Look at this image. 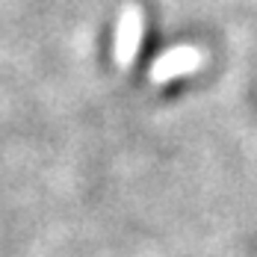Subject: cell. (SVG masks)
Segmentation results:
<instances>
[{"label":"cell","instance_id":"6da1fadb","mask_svg":"<svg viewBox=\"0 0 257 257\" xmlns=\"http://www.w3.org/2000/svg\"><path fill=\"white\" fill-rule=\"evenodd\" d=\"M198 65H201V56L192 51V48H178V51H169L154 68H151V77H154L157 83H163V80H172V77H178V74L195 71Z\"/></svg>","mask_w":257,"mask_h":257},{"label":"cell","instance_id":"7a4b0ae2","mask_svg":"<svg viewBox=\"0 0 257 257\" xmlns=\"http://www.w3.org/2000/svg\"><path fill=\"white\" fill-rule=\"evenodd\" d=\"M139 39H142V18L136 9H127L121 24H118V42H115V59L121 65H130V59L136 56Z\"/></svg>","mask_w":257,"mask_h":257}]
</instances>
